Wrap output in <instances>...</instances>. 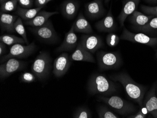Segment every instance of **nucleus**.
Wrapping results in <instances>:
<instances>
[{"label": "nucleus", "instance_id": "nucleus-37", "mask_svg": "<svg viewBox=\"0 0 157 118\" xmlns=\"http://www.w3.org/2000/svg\"><path fill=\"white\" fill-rule=\"evenodd\" d=\"M144 1L149 3H156L157 2V0H144Z\"/></svg>", "mask_w": 157, "mask_h": 118}, {"label": "nucleus", "instance_id": "nucleus-12", "mask_svg": "<svg viewBox=\"0 0 157 118\" xmlns=\"http://www.w3.org/2000/svg\"><path fill=\"white\" fill-rule=\"evenodd\" d=\"M112 12L111 5L107 15L95 25V27L98 31L110 33L116 30V23Z\"/></svg>", "mask_w": 157, "mask_h": 118}, {"label": "nucleus", "instance_id": "nucleus-34", "mask_svg": "<svg viewBox=\"0 0 157 118\" xmlns=\"http://www.w3.org/2000/svg\"><path fill=\"white\" fill-rule=\"evenodd\" d=\"M17 1L24 8H31L33 5V0H17Z\"/></svg>", "mask_w": 157, "mask_h": 118}, {"label": "nucleus", "instance_id": "nucleus-11", "mask_svg": "<svg viewBox=\"0 0 157 118\" xmlns=\"http://www.w3.org/2000/svg\"><path fill=\"white\" fill-rule=\"evenodd\" d=\"M80 44L82 46L91 53H94L103 46L102 39L96 35H84L82 37Z\"/></svg>", "mask_w": 157, "mask_h": 118}, {"label": "nucleus", "instance_id": "nucleus-6", "mask_svg": "<svg viewBox=\"0 0 157 118\" xmlns=\"http://www.w3.org/2000/svg\"><path fill=\"white\" fill-rule=\"evenodd\" d=\"M35 49L36 45L34 42L27 45H24L22 44L13 45L10 48L9 53L8 54L2 56L1 63H4L12 58L23 59L27 58L34 52Z\"/></svg>", "mask_w": 157, "mask_h": 118}, {"label": "nucleus", "instance_id": "nucleus-31", "mask_svg": "<svg viewBox=\"0 0 157 118\" xmlns=\"http://www.w3.org/2000/svg\"><path fill=\"white\" fill-rule=\"evenodd\" d=\"M141 9L147 15L153 16L154 17H157V6L151 7V6L142 5Z\"/></svg>", "mask_w": 157, "mask_h": 118}, {"label": "nucleus", "instance_id": "nucleus-13", "mask_svg": "<svg viewBox=\"0 0 157 118\" xmlns=\"http://www.w3.org/2000/svg\"><path fill=\"white\" fill-rule=\"evenodd\" d=\"M85 14L88 18L95 19L104 14L105 10L101 0H93L85 6Z\"/></svg>", "mask_w": 157, "mask_h": 118}, {"label": "nucleus", "instance_id": "nucleus-17", "mask_svg": "<svg viewBox=\"0 0 157 118\" xmlns=\"http://www.w3.org/2000/svg\"><path fill=\"white\" fill-rule=\"evenodd\" d=\"M70 59L71 60L75 61L88 62L90 63H96V60L92 54L86 50L81 44L77 46L75 51L71 55Z\"/></svg>", "mask_w": 157, "mask_h": 118}, {"label": "nucleus", "instance_id": "nucleus-9", "mask_svg": "<svg viewBox=\"0 0 157 118\" xmlns=\"http://www.w3.org/2000/svg\"><path fill=\"white\" fill-rule=\"evenodd\" d=\"M27 63L17 59H9L0 65V78H7L16 72L23 70L26 67Z\"/></svg>", "mask_w": 157, "mask_h": 118}, {"label": "nucleus", "instance_id": "nucleus-10", "mask_svg": "<svg viewBox=\"0 0 157 118\" xmlns=\"http://www.w3.org/2000/svg\"><path fill=\"white\" fill-rule=\"evenodd\" d=\"M71 60L68 54L65 52L55 59L53 73L56 77H62L67 73L71 66Z\"/></svg>", "mask_w": 157, "mask_h": 118}, {"label": "nucleus", "instance_id": "nucleus-22", "mask_svg": "<svg viewBox=\"0 0 157 118\" xmlns=\"http://www.w3.org/2000/svg\"><path fill=\"white\" fill-rule=\"evenodd\" d=\"M154 17L153 16L147 15L136 10L131 14L129 20L136 27H141L147 24Z\"/></svg>", "mask_w": 157, "mask_h": 118}, {"label": "nucleus", "instance_id": "nucleus-7", "mask_svg": "<svg viewBox=\"0 0 157 118\" xmlns=\"http://www.w3.org/2000/svg\"><path fill=\"white\" fill-rule=\"evenodd\" d=\"M30 30L39 38L48 43H55L58 38L51 20L38 27H32Z\"/></svg>", "mask_w": 157, "mask_h": 118}, {"label": "nucleus", "instance_id": "nucleus-21", "mask_svg": "<svg viewBox=\"0 0 157 118\" xmlns=\"http://www.w3.org/2000/svg\"><path fill=\"white\" fill-rule=\"evenodd\" d=\"M17 19V17L15 16L1 12L0 23L2 31L14 32V24Z\"/></svg>", "mask_w": 157, "mask_h": 118}, {"label": "nucleus", "instance_id": "nucleus-27", "mask_svg": "<svg viewBox=\"0 0 157 118\" xmlns=\"http://www.w3.org/2000/svg\"><path fill=\"white\" fill-rule=\"evenodd\" d=\"M98 116L100 118H119V116L114 113L106 106H101L97 110Z\"/></svg>", "mask_w": 157, "mask_h": 118}, {"label": "nucleus", "instance_id": "nucleus-5", "mask_svg": "<svg viewBox=\"0 0 157 118\" xmlns=\"http://www.w3.org/2000/svg\"><path fill=\"white\" fill-rule=\"evenodd\" d=\"M97 59L99 68L102 71L118 68L122 63L120 55L116 52L100 51Z\"/></svg>", "mask_w": 157, "mask_h": 118}, {"label": "nucleus", "instance_id": "nucleus-32", "mask_svg": "<svg viewBox=\"0 0 157 118\" xmlns=\"http://www.w3.org/2000/svg\"><path fill=\"white\" fill-rule=\"evenodd\" d=\"M36 76L33 73L25 72L20 76V80L21 82L25 83H31L36 80Z\"/></svg>", "mask_w": 157, "mask_h": 118}, {"label": "nucleus", "instance_id": "nucleus-16", "mask_svg": "<svg viewBox=\"0 0 157 118\" xmlns=\"http://www.w3.org/2000/svg\"><path fill=\"white\" fill-rule=\"evenodd\" d=\"M144 106L153 118H157V97L156 86L154 85L148 92L144 102Z\"/></svg>", "mask_w": 157, "mask_h": 118}, {"label": "nucleus", "instance_id": "nucleus-29", "mask_svg": "<svg viewBox=\"0 0 157 118\" xmlns=\"http://www.w3.org/2000/svg\"><path fill=\"white\" fill-rule=\"evenodd\" d=\"M73 117L75 118H92L91 112L87 107H79L75 111Z\"/></svg>", "mask_w": 157, "mask_h": 118}, {"label": "nucleus", "instance_id": "nucleus-19", "mask_svg": "<svg viewBox=\"0 0 157 118\" xmlns=\"http://www.w3.org/2000/svg\"><path fill=\"white\" fill-rule=\"evenodd\" d=\"M59 13L58 11L50 12L42 10L40 11L37 15L31 20L25 22V24L32 27H38L44 24L52 16L58 14Z\"/></svg>", "mask_w": 157, "mask_h": 118}, {"label": "nucleus", "instance_id": "nucleus-8", "mask_svg": "<svg viewBox=\"0 0 157 118\" xmlns=\"http://www.w3.org/2000/svg\"><path fill=\"white\" fill-rule=\"evenodd\" d=\"M120 39L132 43H138L153 47L157 45V38L151 37L143 32L133 33L124 27Z\"/></svg>", "mask_w": 157, "mask_h": 118}, {"label": "nucleus", "instance_id": "nucleus-30", "mask_svg": "<svg viewBox=\"0 0 157 118\" xmlns=\"http://www.w3.org/2000/svg\"><path fill=\"white\" fill-rule=\"evenodd\" d=\"M120 37L115 33L110 32L107 36L106 38L107 44L111 47L116 46L120 42Z\"/></svg>", "mask_w": 157, "mask_h": 118}, {"label": "nucleus", "instance_id": "nucleus-33", "mask_svg": "<svg viewBox=\"0 0 157 118\" xmlns=\"http://www.w3.org/2000/svg\"><path fill=\"white\" fill-rule=\"evenodd\" d=\"M148 112L145 108H143L139 110L137 113L134 115H130L127 117L128 118H145L147 117Z\"/></svg>", "mask_w": 157, "mask_h": 118}, {"label": "nucleus", "instance_id": "nucleus-14", "mask_svg": "<svg viewBox=\"0 0 157 118\" xmlns=\"http://www.w3.org/2000/svg\"><path fill=\"white\" fill-rule=\"evenodd\" d=\"M141 0H125L118 19L121 27H124V22L128 16L131 15L138 7Z\"/></svg>", "mask_w": 157, "mask_h": 118}, {"label": "nucleus", "instance_id": "nucleus-26", "mask_svg": "<svg viewBox=\"0 0 157 118\" xmlns=\"http://www.w3.org/2000/svg\"><path fill=\"white\" fill-rule=\"evenodd\" d=\"M22 19L21 17H18L16 21L15 24H14V28L15 32H17V33L22 36V38L25 40V44L28 45V40H27V35H26V31L25 29L23 23Z\"/></svg>", "mask_w": 157, "mask_h": 118}, {"label": "nucleus", "instance_id": "nucleus-38", "mask_svg": "<svg viewBox=\"0 0 157 118\" xmlns=\"http://www.w3.org/2000/svg\"><path fill=\"white\" fill-rule=\"evenodd\" d=\"M7 1H8V0H0V3L1 4V3H3Z\"/></svg>", "mask_w": 157, "mask_h": 118}, {"label": "nucleus", "instance_id": "nucleus-20", "mask_svg": "<svg viewBox=\"0 0 157 118\" xmlns=\"http://www.w3.org/2000/svg\"><path fill=\"white\" fill-rule=\"evenodd\" d=\"M72 26L74 31L76 32L90 34L93 32L92 28L88 20L86 19L82 13L80 12Z\"/></svg>", "mask_w": 157, "mask_h": 118}, {"label": "nucleus", "instance_id": "nucleus-25", "mask_svg": "<svg viewBox=\"0 0 157 118\" xmlns=\"http://www.w3.org/2000/svg\"><path fill=\"white\" fill-rule=\"evenodd\" d=\"M137 31L143 33H151L157 31V17H154L144 26L136 27Z\"/></svg>", "mask_w": 157, "mask_h": 118}, {"label": "nucleus", "instance_id": "nucleus-18", "mask_svg": "<svg viewBox=\"0 0 157 118\" xmlns=\"http://www.w3.org/2000/svg\"><path fill=\"white\" fill-rule=\"evenodd\" d=\"M79 9V4L75 0H66L61 5L63 15L66 18L72 19L75 17Z\"/></svg>", "mask_w": 157, "mask_h": 118}, {"label": "nucleus", "instance_id": "nucleus-1", "mask_svg": "<svg viewBox=\"0 0 157 118\" xmlns=\"http://www.w3.org/2000/svg\"><path fill=\"white\" fill-rule=\"evenodd\" d=\"M110 78L114 82H120L123 86L129 97L136 102L139 106H143L145 92V87L135 82L126 73L122 72L110 76Z\"/></svg>", "mask_w": 157, "mask_h": 118}, {"label": "nucleus", "instance_id": "nucleus-24", "mask_svg": "<svg viewBox=\"0 0 157 118\" xmlns=\"http://www.w3.org/2000/svg\"><path fill=\"white\" fill-rule=\"evenodd\" d=\"M0 41H2L6 45L11 46L16 44H24L25 40L23 38L18 37L11 34H3L0 37Z\"/></svg>", "mask_w": 157, "mask_h": 118}, {"label": "nucleus", "instance_id": "nucleus-3", "mask_svg": "<svg viewBox=\"0 0 157 118\" xmlns=\"http://www.w3.org/2000/svg\"><path fill=\"white\" fill-rule=\"evenodd\" d=\"M51 67L52 59L49 55L46 52H40L33 63L32 72L39 80L42 81L48 77Z\"/></svg>", "mask_w": 157, "mask_h": 118}, {"label": "nucleus", "instance_id": "nucleus-36", "mask_svg": "<svg viewBox=\"0 0 157 118\" xmlns=\"http://www.w3.org/2000/svg\"><path fill=\"white\" fill-rule=\"evenodd\" d=\"M6 45L5 44L1 41L0 42V55L1 57L2 56L3 54L6 52Z\"/></svg>", "mask_w": 157, "mask_h": 118}, {"label": "nucleus", "instance_id": "nucleus-41", "mask_svg": "<svg viewBox=\"0 0 157 118\" xmlns=\"http://www.w3.org/2000/svg\"><path fill=\"white\" fill-rule=\"evenodd\" d=\"M156 92H157V89H156Z\"/></svg>", "mask_w": 157, "mask_h": 118}, {"label": "nucleus", "instance_id": "nucleus-35", "mask_svg": "<svg viewBox=\"0 0 157 118\" xmlns=\"http://www.w3.org/2000/svg\"><path fill=\"white\" fill-rule=\"evenodd\" d=\"M48 3L46 0H35V4L37 7H44Z\"/></svg>", "mask_w": 157, "mask_h": 118}, {"label": "nucleus", "instance_id": "nucleus-40", "mask_svg": "<svg viewBox=\"0 0 157 118\" xmlns=\"http://www.w3.org/2000/svg\"><path fill=\"white\" fill-rule=\"evenodd\" d=\"M47 2H49L51 1H52V0H46Z\"/></svg>", "mask_w": 157, "mask_h": 118}, {"label": "nucleus", "instance_id": "nucleus-4", "mask_svg": "<svg viewBox=\"0 0 157 118\" xmlns=\"http://www.w3.org/2000/svg\"><path fill=\"white\" fill-rule=\"evenodd\" d=\"M99 98L113 109L117 113L123 116H128L136 111V108L133 104L118 96L109 97L103 96Z\"/></svg>", "mask_w": 157, "mask_h": 118}, {"label": "nucleus", "instance_id": "nucleus-15", "mask_svg": "<svg viewBox=\"0 0 157 118\" xmlns=\"http://www.w3.org/2000/svg\"><path fill=\"white\" fill-rule=\"evenodd\" d=\"M78 38L72 26L68 32L65 36L64 40L61 45L56 49L58 52L70 51L73 50L77 45Z\"/></svg>", "mask_w": 157, "mask_h": 118}, {"label": "nucleus", "instance_id": "nucleus-28", "mask_svg": "<svg viewBox=\"0 0 157 118\" xmlns=\"http://www.w3.org/2000/svg\"><path fill=\"white\" fill-rule=\"evenodd\" d=\"M18 2L17 0H8L1 4V12H11L16 9Z\"/></svg>", "mask_w": 157, "mask_h": 118}, {"label": "nucleus", "instance_id": "nucleus-39", "mask_svg": "<svg viewBox=\"0 0 157 118\" xmlns=\"http://www.w3.org/2000/svg\"><path fill=\"white\" fill-rule=\"evenodd\" d=\"M110 0H105V3H107L109 2L110 1Z\"/></svg>", "mask_w": 157, "mask_h": 118}, {"label": "nucleus", "instance_id": "nucleus-2", "mask_svg": "<svg viewBox=\"0 0 157 118\" xmlns=\"http://www.w3.org/2000/svg\"><path fill=\"white\" fill-rule=\"evenodd\" d=\"M88 90L89 94L91 95L99 94L108 97L116 92L117 87L113 81L105 75L96 74L89 79Z\"/></svg>", "mask_w": 157, "mask_h": 118}, {"label": "nucleus", "instance_id": "nucleus-23", "mask_svg": "<svg viewBox=\"0 0 157 118\" xmlns=\"http://www.w3.org/2000/svg\"><path fill=\"white\" fill-rule=\"evenodd\" d=\"M42 7H37L34 9H26L18 7L16 14L24 21H29L34 18L40 11Z\"/></svg>", "mask_w": 157, "mask_h": 118}]
</instances>
